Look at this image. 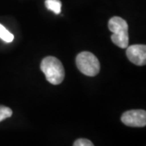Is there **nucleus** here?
<instances>
[{
  "label": "nucleus",
  "mask_w": 146,
  "mask_h": 146,
  "mask_svg": "<svg viewBox=\"0 0 146 146\" xmlns=\"http://www.w3.org/2000/svg\"><path fill=\"white\" fill-rule=\"evenodd\" d=\"M0 38L3 42H7V43L11 42L14 40V35L1 24H0Z\"/></svg>",
  "instance_id": "nucleus-7"
},
{
  "label": "nucleus",
  "mask_w": 146,
  "mask_h": 146,
  "mask_svg": "<svg viewBox=\"0 0 146 146\" xmlns=\"http://www.w3.org/2000/svg\"><path fill=\"white\" fill-rule=\"evenodd\" d=\"M78 69L84 75L95 76L100 72V63L98 58L93 53L84 51L78 54L76 58Z\"/></svg>",
  "instance_id": "nucleus-2"
},
{
  "label": "nucleus",
  "mask_w": 146,
  "mask_h": 146,
  "mask_svg": "<svg viewBox=\"0 0 146 146\" xmlns=\"http://www.w3.org/2000/svg\"><path fill=\"white\" fill-rule=\"evenodd\" d=\"M108 28L110 32L115 35H122L128 33V25L125 20L119 16H114L110 19Z\"/></svg>",
  "instance_id": "nucleus-5"
},
{
  "label": "nucleus",
  "mask_w": 146,
  "mask_h": 146,
  "mask_svg": "<svg viewBox=\"0 0 146 146\" xmlns=\"http://www.w3.org/2000/svg\"><path fill=\"white\" fill-rule=\"evenodd\" d=\"M73 146H94V145L88 139L80 138L74 142Z\"/></svg>",
  "instance_id": "nucleus-9"
},
{
  "label": "nucleus",
  "mask_w": 146,
  "mask_h": 146,
  "mask_svg": "<svg viewBox=\"0 0 146 146\" xmlns=\"http://www.w3.org/2000/svg\"><path fill=\"white\" fill-rule=\"evenodd\" d=\"M11 115H12V110L9 107L0 106V122L7 118H10Z\"/></svg>",
  "instance_id": "nucleus-8"
},
{
  "label": "nucleus",
  "mask_w": 146,
  "mask_h": 146,
  "mask_svg": "<svg viewBox=\"0 0 146 146\" xmlns=\"http://www.w3.org/2000/svg\"><path fill=\"white\" fill-rule=\"evenodd\" d=\"M126 54L130 62L137 66H144L146 64V46L145 45L127 46Z\"/></svg>",
  "instance_id": "nucleus-4"
},
{
  "label": "nucleus",
  "mask_w": 146,
  "mask_h": 146,
  "mask_svg": "<svg viewBox=\"0 0 146 146\" xmlns=\"http://www.w3.org/2000/svg\"><path fill=\"white\" fill-rule=\"evenodd\" d=\"M40 68L46 76V80L50 84L57 85L63 82L65 72L63 64L57 58L48 56L43 58Z\"/></svg>",
  "instance_id": "nucleus-1"
},
{
  "label": "nucleus",
  "mask_w": 146,
  "mask_h": 146,
  "mask_svg": "<svg viewBox=\"0 0 146 146\" xmlns=\"http://www.w3.org/2000/svg\"><path fill=\"white\" fill-rule=\"evenodd\" d=\"M123 124L132 127H143L146 125V111L144 110H131L121 116Z\"/></svg>",
  "instance_id": "nucleus-3"
},
{
  "label": "nucleus",
  "mask_w": 146,
  "mask_h": 146,
  "mask_svg": "<svg viewBox=\"0 0 146 146\" xmlns=\"http://www.w3.org/2000/svg\"><path fill=\"white\" fill-rule=\"evenodd\" d=\"M45 5L48 10L53 11L54 14H60L62 7V3L60 0H46Z\"/></svg>",
  "instance_id": "nucleus-6"
}]
</instances>
